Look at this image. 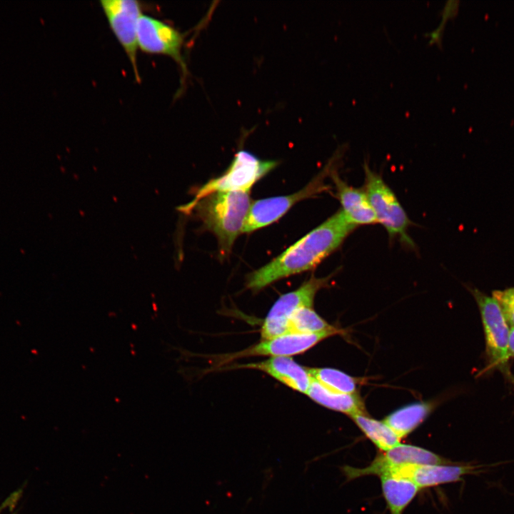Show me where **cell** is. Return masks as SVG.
I'll list each match as a JSON object with an SVG mask.
<instances>
[{"label":"cell","instance_id":"obj_11","mask_svg":"<svg viewBox=\"0 0 514 514\" xmlns=\"http://www.w3.org/2000/svg\"><path fill=\"white\" fill-rule=\"evenodd\" d=\"M137 40L141 51L169 56L183 66L181 56L183 36L170 24L142 14L138 22Z\"/></svg>","mask_w":514,"mask_h":514},{"label":"cell","instance_id":"obj_9","mask_svg":"<svg viewBox=\"0 0 514 514\" xmlns=\"http://www.w3.org/2000/svg\"><path fill=\"white\" fill-rule=\"evenodd\" d=\"M100 6L110 29L132 66L136 79L139 81L137 26L143 14L141 3L135 0H101Z\"/></svg>","mask_w":514,"mask_h":514},{"label":"cell","instance_id":"obj_18","mask_svg":"<svg viewBox=\"0 0 514 514\" xmlns=\"http://www.w3.org/2000/svg\"><path fill=\"white\" fill-rule=\"evenodd\" d=\"M365 435L381 451H387L400 444V438L384 422L366 414L351 417Z\"/></svg>","mask_w":514,"mask_h":514},{"label":"cell","instance_id":"obj_14","mask_svg":"<svg viewBox=\"0 0 514 514\" xmlns=\"http://www.w3.org/2000/svg\"><path fill=\"white\" fill-rule=\"evenodd\" d=\"M336 196L341 205V212L351 224L358 226L377 223L364 189L354 188L342 180L335 168L331 172Z\"/></svg>","mask_w":514,"mask_h":514},{"label":"cell","instance_id":"obj_22","mask_svg":"<svg viewBox=\"0 0 514 514\" xmlns=\"http://www.w3.org/2000/svg\"><path fill=\"white\" fill-rule=\"evenodd\" d=\"M459 1H448L441 13V21L446 23L449 19L455 17L458 13Z\"/></svg>","mask_w":514,"mask_h":514},{"label":"cell","instance_id":"obj_5","mask_svg":"<svg viewBox=\"0 0 514 514\" xmlns=\"http://www.w3.org/2000/svg\"><path fill=\"white\" fill-rule=\"evenodd\" d=\"M277 164L276 161L262 160L247 151L241 150L221 176L211 179L198 190L193 203L217 191H249L256 181Z\"/></svg>","mask_w":514,"mask_h":514},{"label":"cell","instance_id":"obj_15","mask_svg":"<svg viewBox=\"0 0 514 514\" xmlns=\"http://www.w3.org/2000/svg\"><path fill=\"white\" fill-rule=\"evenodd\" d=\"M306 395L321 405L350 417L366 414L364 403L358 393H343L331 390L313 377Z\"/></svg>","mask_w":514,"mask_h":514},{"label":"cell","instance_id":"obj_2","mask_svg":"<svg viewBox=\"0 0 514 514\" xmlns=\"http://www.w3.org/2000/svg\"><path fill=\"white\" fill-rule=\"evenodd\" d=\"M251 204L249 191H217L189 207H195L205 228L216 236L221 256L224 257L242 233Z\"/></svg>","mask_w":514,"mask_h":514},{"label":"cell","instance_id":"obj_8","mask_svg":"<svg viewBox=\"0 0 514 514\" xmlns=\"http://www.w3.org/2000/svg\"><path fill=\"white\" fill-rule=\"evenodd\" d=\"M342 330L333 328L314 333H288L273 338L261 340L258 343L229 354L219 356L216 359L220 366L231 361L253 356L291 357L308 351L329 337L342 333Z\"/></svg>","mask_w":514,"mask_h":514},{"label":"cell","instance_id":"obj_24","mask_svg":"<svg viewBox=\"0 0 514 514\" xmlns=\"http://www.w3.org/2000/svg\"><path fill=\"white\" fill-rule=\"evenodd\" d=\"M509 355L514 358V327H510L509 333Z\"/></svg>","mask_w":514,"mask_h":514},{"label":"cell","instance_id":"obj_20","mask_svg":"<svg viewBox=\"0 0 514 514\" xmlns=\"http://www.w3.org/2000/svg\"><path fill=\"white\" fill-rule=\"evenodd\" d=\"M321 318L311 307L303 308L297 311L291 317L288 333H314L333 328Z\"/></svg>","mask_w":514,"mask_h":514},{"label":"cell","instance_id":"obj_13","mask_svg":"<svg viewBox=\"0 0 514 514\" xmlns=\"http://www.w3.org/2000/svg\"><path fill=\"white\" fill-rule=\"evenodd\" d=\"M237 368L265 372L290 388L304 394L307 393L312 381L307 368L301 366L291 357H270L260 362L233 364L224 369Z\"/></svg>","mask_w":514,"mask_h":514},{"label":"cell","instance_id":"obj_6","mask_svg":"<svg viewBox=\"0 0 514 514\" xmlns=\"http://www.w3.org/2000/svg\"><path fill=\"white\" fill-rule=\"evenodd\" d=\"M334 168L331 162L318 176L298 191L286 196H274L251 203L242 233H250L265 227L281 218L298 202L314 196L327 189L326 176Z\"/></svg>","mask_w":514,"mask_h":514},{"label":"cell","instance_id":"obj_21","mask_svg":"<svg viewBox=\"0 0 514 514\" xmlns=\"http://www.w3.org/2000/svg\"><path fill=\"white\" fill-rule=\"evenodd\" d=\"M492 297L498 303L508 325L514 327V287L495 290Z\"/></svg>","mask_w":514,"mask_h":514},{"label":"cell","instance_id":"obj_23","mask_svg":"<svg viewBox=\"0 0 514 514\" xmlns=\"http://www.w3.org/2000/svg\"><path fill=\"white\" fill-rule=\"evenodd\" d=\"M445 23L440 21L439 26L433 31L427 34L425 36L430 38L429 44H435L441 46L442 38L445 29Z\"/></svg>","mask_w":514,"mask_h":514},{"label":"cell","instance_id":"obj_1","mask_svg":"<svg viewBox=\"0 0 514 514\" xmlns=\"http://www.w3.org/2000/svg\"><path fill=\"white\" fill-rule=\"evenodd\" d=\"M356 228L339 210L278 256L248 275L246 287L258 291L283 278L313 268L338 249Z\"/></svg>","mask_w":514,"mask_h":514},{"label":"cell","instance_id":"obj_7","mask_svg":"<svg viewBox=\"0 0 514 514\" xmlns=\"http://www.w3.org/2000/svg\"><path fill=\"white\" fill-rule=\"evenodd\" d=\"M331 276H312L297 289L281 296L263 321L261 328V340L287 334L288 323L293 315L303 308H313L317 292L328 284Z\"/></svg>","mask_w":514,"mask_h":514},{"label":"cell","instance_id":"obj_17","mask_svg":"<svg viewBox=\"0 0 514 514\" xmlns=\"http://www.w3.org/2000/svg\"><path fill=\"white\" fill-rule=\"evenodd\" d=\"M380 478L382 493L390 513L402 514L420 488L408 479L390 475Z\"/></svg>","mask_w":514,"mask_h":514},{"label":"cell","instance_id":"obj_16","mask_svg":"<svg viewBox=\"0 0 514 514\" xmlns=\"http://www.w3.org/2000/svg\"><path fill=\"white\" fill-rule=\"evenodd\" d=\"M433 408L434 404L431 402H415L392 412L383 421L401 439L417 428Z\"/></svg>","mask_w":514,"mask_h":514},{"label":"cell","instance_id":"obj_4","mask_svg":"<svg viewBox=\"0 0 514 514\" xmlns=\"http://www.w3.org/2000/svg\"><path fill=\"white\" fill-rule=\"evenodd\" d=\"M364 191L374 212L376 221L386 230L390 238H398L410 248L414 243L408 233L410 221L395 194L382 176L370 168L365 161Z\"/></svg>","mask_w":514,"mask_h":514},{"label":"cell","instance_id":"obj_10","mask_svg":"<svg viewBox=\"0 0 514 514\" xmlns=\"http://www.w3.org/2000/svg\"><path fill=\"white\" fill-rule=\"evenodd\" d=\"M449 463L452 462L427 449L400 443L378 454L371 463L365 468H358L345 465L342 468V471L346 479L351 480L369 475L381 477L390 470L403 465Z\"/></svg>","mask_w":514,"mask_h":514},{"label":"cell","instance_id":"obj_3","mask_svg":"<svg viewBox=\"0 0 514 514\" xmlns=\"http://www.w3.org/2000/svg\"><path fill=\"white\" fill-rule=\"evenodd\" d=\"M480 313L485 341L487 369H496L514 385L510 368V328L497 301L477 288H468Z\"/></svg>","mask_w":514,"mask_h":514},{"label":"cell","instance_id":"obj_12","mask_svg":"<svg viewBox=\"0 0 514 514\" xmlns=\"http://www.w3.org/2000/svg\"><path fill=\"white\" fill-rule=\"evenodd\" d=\"M478 468L468 463H456L408 465L391 469L384 475L408 479L422 488L460 481L464 475L475 473Z\"/></svg>","mask_w":514,"mask_h":514},{"label":"cell","instance_id":"obj_19","mask_svg":"<svg viewBox=\"0 0 514 514\" xmlns=\"http://www.w3.org/2000/svg\"><path fill=\"white\" fill-rule=\"evenodd\" d=\"M311 376L325 387L343 393H357L360 380L330 368H307Z\"/></svg>","mask_w":514,"mask_h":514}]
</instances>
